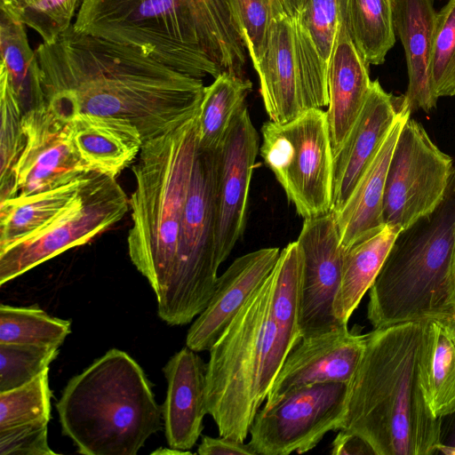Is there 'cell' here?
Listing matches in <instances>:
<instances>
[{
	"label": "cell",
	"instance_id": "45",
	"mask_svg": "<svg viewBox=\"0 0 455 455\" xmlns=\"http://www.w3.org/2000/svg\"><path fill=\"white\" fill-rule=\"evenodd\" d=\"M453 189H454V191H455V174H454V176H453Z\"/></svg>",
	"mask_w": 455,
	"mask_h": 455
},
{
	"label": "cell",
	"instance_id": "39",
	"mask_svg": "<svg viewBox=\"0 0 455 455\" xmlns=\"http://www.w3.org/2000/svg\"><path fill=\"white\" fill-rule=\"evenodd\" d=\"M200 455H257L250 443L220 435L212 437L204 435L198 445Z\"/></svg>",
	"mask_w": 455,
	"mask_h": 455
},
{
	"label": "cell",
	"instance_id": "31",
	"mask_svg": "<svg viewBox=\"0 0 455 455\" xmlns=\"http://www.w3.org/2000/svg\"><path fill=\"white\" fill-rule=\"evenodd\" d=\"M68 320L53 317L36 306L0 305V343L60 347L71 331Z\"/></svg>",
	"mask_w": 455,
	"mask_h": 455
},
{
	"label": "cell",
	"instance_id": "38",
	"mask_svg": "<svg viewBox=\"0 0 455 455\" xmlns=\"http://www.w3.org/2000/svg\"><path fill=\"white\" fill-rule=\"evenodd\" d=\"M47 422L0 429V455H56L47 440Z\"/></svg>",
	"mask_w": 455,
	"mask_h": 455
},
{
	"label": "cell",
	"instance_id": "7",
	"mask_svg": "<svg viewBox=\"0 0 455 455\" xmlns=\"http://www.w3.org/2000/svg\"><path fill=\"white\" fill-rule=\"evenodd\" d=\"M455 307V191L396 235L369 289L373 329L421 321Z\"/></svg>",
	"mask_w": 455,
	"mask_h": 455
},
{
	"label": "cell",
	"instance_id": "27",
	"mask_svg": "<svg viewBox=\"0 0 455 455\" xmlns=\"http://www.w3.org/2000/svg\"><path fill=\"white\" fill-rule=\"evenodd\" d=\"M91 172L52 189L1 200L0 248L31 235L61 213L78 196Z\"/></svg>",
	"mask_w": 455,
	"mask_h": 455
},
{
	"label": "cell",
	"instance_id": "12",
	"mask_svg": "<svg viewBox=\"0 0 455 455\" xmlns=\"http://www.w3.org/2000/svg\"><path fill=\"white\" fill-rule=\"evenodd\" d=\"M21 129L17 158L0 182V201L52 189L92 172L76 152L67 122L45 103L24 112Z\"/></svg>",
	"mask_w": 455,
	"mask_h": 455
},
{
	"label": "cell",
	"instance_id": "26",
	"mask_svg": "<svg viewBox=\"0 0 455 455\" xmlns=\"http://www.w3.org/2000/svg\"><path fill=\"white\" fill-rule=\"evenodd\" d=\"M398 233L386 225L345 250L341 283L333 306L342 323L347 324L371 288Z\"/></svg>",
	"mask_w": 455,
	"mask_h": 455
},
{
	"label": "cell",
	"instance_id": "25",
	"mask_svg": "<svg viewBox=\"0 0 455 455\" xmlns=\"http://www.w3.org/2000/svg\"><path fill=\"white\" fill-rule=\"evenodd\" d=\"M411 114L410 109L405 110L395 122L345 205L335 213L345 250L386 226L383 219L386 177L400 131Z\"/></svg>",
	"mask_w": 455,
	"mask_h": 455
},
{
	"label": "cell",
	"instance_id": "18",
	"mask_svg": "<svg viewBox=\"0 0 455 455\" xmlns=\"http://www.w3.org/2000/svg\"><path fill=\"white\" fill-rule=\"evenodd\" d=\"M345 0H306L291 18L306 109L328 107L327 74Z\"/></svg>",
	"mask_w": 455,
	"mask_h": 455
},
{
	"label": "cell",
	"instance_id": "22",
	"mask_svg": "<svg viewBox=\"0 0 455 455\" xmlns=\"http://www.w3.org/2000/svg\"><path fill=\"white\" fill-rule=\"evenodd\" d=\"M71 141L92 172L116 178L139 156L143 138L131 121L78 113L67 121Z\"/></svg>",
	"mask_w": 455,
	"mask_h": 455
},
{
	"label": "cell",
	"instance_id": "29",
	"mask_svg": "<svg viewBox=\"0 0 455 455\" xmlns=\"http://www.w3.org/2000/svg\"><path fill=\"white\" fill-rule=\"evenodd\" d=\"M26 26L1 13V66L20 100L24 112L44 103L36 50L29 44Z\"/></svg>",
	"mask_w": 455,
	"mask_h": 455
},
{
	"label": "cell",
	"instance_id": "17",
	"mask_svg": "<svg viewBox=\"0 0 455 455\" xmlns=\"http://www.w3.org/2000/svg\"><path fill=\"white\" fill-rule=\"evenodd\" d=\"M280 249L262 248L236 258L218 277L205 308L188 331L186 346L209 351L235 315L275 267Z\"/></svg>",
	"mask_w": 455,
	"mask_h": 455
},
{
	"label": "cell",
	"instance_id": "34",
	"mask_svg": "<svg viewBox=\"0 0 455 455\" xmlns=\"http://www.w3.org/2000/svg\"><path fill=\"white\" fill-rule=\"evenodd\" d=\"M53 347L0 343V392L20 387L49 368L58 356Z\"/></svg>",
	"mask_w": 455,
	"mask_h": 455
},
{
	"label": "cell",
	"instance_id": "40",
	"mask_svg": "<svg viewBox=\"0 0 455 455\" xmlns=\"http://www.w3.org/2000/svg\"><path fill=\"white\" fill-rule=\"evenodd\" d=\"M331 453L332 455L373 454L370 446L357 435L339 430L332 443Z\"/></svg>",
	"mask_w": 455,
	"mask_h": 455
},
{
	"label": "cell",
	"instance_id": "24",
	"mask_svg": "<svg viewBox=\"0 0 455 455\" xmlns=\"http://www.w3.org/2000/svg\"><path fill=\"white\" fill-rule=\"evenodd\" d=\"M419 379L435 417L455 413V307L422 320Z\"/></svg>",
	"mask_w": 455,
	"mask_h": 455
},
{
	"label": "cell",
	"instance_id": "30",
	"mask_svg": "<svg viewBox=\"0 0 455 455\" xmlns=\"http://www.w3.org/2000/svg\"><path fill=\"white\" fill-rule=\"evenodd\" d=\"M251 89L249 79L225 71L205 86L197 116L200 147L209 150L220 147L235 114L245 104Z\"/></svg>",
	"mask_w": 455,
	"mask_h": 455
},
{
	"label": "cell",
	"instance_id": "13",
	"mask_svg": "<svg viewBox=\"0 0 455 455\" xmlns=\"http://www.w3.org/2000/svg\"><path fill=\"white\" fill-rule=\"evenodd\" d=\"M297 243L301 259L299 297L301 339L347 328V324L336 317L333 308L345 255L335 212L331 211L305 219Z\"/></svg>",
	"mask_w": 455,
	"mask_h": 455
},
{
	"label": "cell",
	"instance_id": "21",
	"mask_svg": "<svg viewBox=\"0 0 455 455\" xmlns=\"http://www.w3.org/2000/svg\"><path fill=\"white\" fill-rule=\"evenodd\" d=\"M254 68L270 121L284 124L307 110L295 53L293 23L287 13L273 21L265 52Z\"/></svg>",
	"mask_w": 455,
	"mask_h": 455
},
{
	"label": "cell",
	"instance_id": "36",
	"mask_svg": "<svg viewBox=\"0 0 455 455\" xmlns=\"http://www.w3.org/2000/svg\"><path fill=\"white\" fill-rule=\"evenodd\" d=\"M82 0H20V21L50 43L70 28Z\"/></svg>",
	"mask_w": 455,
	"mask_h": 455
},
{
	"label": "cell",
	"instance_id": "5",
	"mask_svg": "<svg viewBox=\"0 0 455 455\" xmlns=\"http://www.w3.org/2000/svg\"><path fill=\"white\" fill-rule=\"evenodd\" d=\"M273 271L210 348L207 414L219 435L244 442L291 350L300 341L275 320Z\"/></svg>",
	"mask_w": 455,
	"mask_h": 455
},
{
	"label": "cell",
	"instance_id": "6",
	"mask_svg": "<svg viewBox=\"0 0 455 455\" xmlns=\"http://www.w3.org/2000/svg\"><path fill=\"white\" fill-rule=\"evenodd\" d=\"M56 409L62 434L84 455H135L161 429L162 406L150 381L117 348L70 379Z\"/></svg>",
	"mask_w": 455,
	"mask_h": 455
},
{
	"label": "cell",
	"instance_id": "23",
	"mask_svg": "<svg viewBox=\"0 0 455 455\" xmlns=\"http://www.w3.org/2000/svg\"><path fill=\"white\" fill-rule=\"evenodd\" d=\"M435 0H394V25L405 53L409 84L405 99L411 112L436 106L431 80V56L436 12Z\"/></svg>",
	"mask_w": 455,
	"mask_h": 455
},
{
	"label": "cell",
	"instance_id": "15",
	"mask_svg": "<svg viewBox=\"0 0 455 455\" xmlns=\"http://www.w3.org/2000/svg\"><path fill=\"white\" fill-rule=\"evenodd\" d=\"M410 109L404 95L386 92L371 81L364 106L332 161V207L339 212L371 163L393 125Z\"/></svg>",
	"mask_w": 455,
	"mask_h": 455
},
{
	"label": "cell",
	"instance_id": "4",
	"mask_svg": "<svg viewBox=\"0 0 455 455\" xmlns=\"http://www.w3.org/2000/svg\"><path fill=\"white\" fill-rule=\"evenodd\" d=\"M421 330L422 320L367 333L340 429L360 436L373 454L429 455L443 443L442 418L419 385Z\"/></svg>",
	"mask_w": 455,
	"mask_h": 455
},
{
	"label": "cell",
	"instance_id": "8",
	"mask_svg": "<svg viewBox=\"0 0 455 455\" xmlns=\"http://www.w3.org/2000/svg\"><path fill=\"white\" fill-rule=\"evenodd\" d=\"M259 155L297 213L305 219L332 207V161L326 114L309 108L297 118L261 127Z\"/></svg>",
	"mask_w": 455,
	"mask_h": 455
},
{
	"label": "cell",
	"instance_id": "11",
	"mask_svg": "<svg viewBox=\"0 0 455 455\" xmlns=\"http://www.w3.org/2000/svg\"><path fill=\"white\" fill-rule=\"evenodd\" d=\"M349 384L329 382L295 388L257 412L250 444L257 455L305 453L330 431L341 428Z\"/></svg>",
	"mask_w": 455,
	"mask_h": 455
},
{
	"label": "cell",
	"instance_id": "2",
	"mask_svg": "<svg viewBox=\"0 0 455 455\" xmlns=\"http://www.w3.org/2000/svg\"><path fill=\"white\" fill-rule=\"evenodd\" d=\"M36 52L44 103L64 121L78 113L125 118L146 141L199 112L202 79L73 24Z\"/></svg>",
	"mask_w": 455,
	"mask_h": 455
},
{
	"label": "cell",
	"instance_id": "1",
	"mask_svg": "<svg viewBox=\"0 0 455 455\" xmlns=\"http://www.w3.org/2000/svg\"><path fill=\"white\" fill-rule=\"evenodd\" d=\"M132 170L130 259L155 292L158 316L185 325L219 277L216 150L200 147L188 123L144 141Z\"/></svg>",
	"mask_w": 455,
	"mask_h": 455
},
{
	"label": "cell",
	"instance_id": "43",
	"mask_svg": "<svg viewBox=\"0 0 455 455\" xmlns=\"http://www.w3.org/2000/svg\"><path fill=\"white\" fill-rule=\"evenodd\" d=\"M152 454H160V455H165V454H176V455H185V454H192L190 451H184L180 450H175L172 448H159L158 450L152 452Z\"/></svg>",
	"mask_w": 455,
	"mask_h": 455
},
{
	"label": "cell",
	"instance_id": "9",
	"mask_svg": "<svg viewBox=\"0 0 455 455\" xmlns=\"http://www.w3.org/2000/svg\"><path fill=\"white\" fill-rule=\"evenodd\" d=\"M129 209V198L116 178L92 172L61 213L31 235L0 248V285L88 243L120 221Z\"/></svg>",
	"mask_w": 455,
	"mask_h": 455
},
{
	"label": "cell",
	"instance_id": "16",
	"mask_svg": "<svg viewBox=\"0 0 455 455\" xmlns=\"http://www.w3.org/2000/svg\"><path fill=\"white\" fill-rule=\"evenodd\" d=\"M366 334L348 328L300 339L287 355L266 403L304 386L342 382L349 384L361 361Z\"/></svg>",
	"mask_w": 455,
	"mask_h": 455
},
{
	"label": "cell",
	"instance_id": "44",
	"mask_svg": "<svg viewBox=\"0 0 455 455\" xmlns=\"http://www.w3.org/2000/svg\"><path fill=\"white\" fill-rule=\"evenodd\" d=\"M439 451L446 454H455V435L449 444L442 443L439 448Z\"/></svg>",
	"mask_w": 455,
	"mask_h": 455
},
{
	"label": "cell",
	"instance_id": "33",
	"mask_svg": "<svg viewBox=\"0 0 455 455\" xmlns=\"http://www.w3.org/2000/svg\"><path fill=\"white\" fill-rule=\"evenodd\" d=\"M255 68L265 52L273 21L286 14L282 0H228Z\"/></svg>",
	"mask_w": 455,
	"mask_h": 455
},
{
	"label": "cell",
	"instance_id": "32",
	"mask_svg": "<svg viewBox=\"0 0 455 455\" xmlns=\"http://www.w3.org/2000/svg\"><path fill=\"white\" fill-rule=\"evenodd\" d=\"M49 368L29 382L0 392V429L51 419Z\"/></svg>",
	"mask_w": 455,
	"mask_h": 455
},
{
	"label": "cell",
	"instance_id": "19",
	"mask_svg": "<svg viewBox=\"0 0 455 455\" xmlns=\"http://www.w3.org/2000/svg\"><path fill=\"white\" fill-rule=\"evenodd\" d=\"M196 353L186 346L163 369L167 380L162 405L166 441L169 447L184 451L196 443L207 414L206 363Z\"/></svg>",
	"mask_w": 455,
	"mask_h": 455
},
{
	"label": "cell",
	"instance_id": "10",
	"mask_svg": "<svg viewBox=\"0 0 455 455\" xmlns=\"http://www.w3.org/2000/svg\"><path fill=\"white\" fill-rule=\"evenodd\" d=\"M451 157L422 124L408 118L395 143L386 177L383 219L398 232L434 212L453 180Z\"/></svg>",
	"mask_w": 455,
	"mask_h": 455
},
{
	"label": "cell",
	"instance_id": "35",
	"mask_svg": "<svg viewBox=\"0 0 455 455\" xmlns=\"http://www.w3.org/2000/svg\"><path fill=\"white\" fill-rule=\"evenodd\" d=\"M431 80L437 99L455 95V0L436 12Z\"/></svg>",
	"mask_w": 455,
	"mask_h": 455
},
{
	"label": "cell",
	"instance_id": "20",
	"mask_svg": "<svg viewBox=\"0 0 455 455\" xmlns=\"http://www.w3.org/2000/svg\"><path fill=\"white\" fill-rule=\"evenodd\" d=\"M371 84L369 64L351 39L341 15L327 74L329 103L325 114L333 156L360 116Z\"/></svg>",
	"mask_w": 455,
	"mask_h": 455
},
{
	"label": "cell",
	"instance_id": "42",
	"mask_svg": "<svg viewBox=\"0 0 455 455\" xmlns=\"http://www.w3.org/2000/svg\"><path fill=\"white\" fill-rule=\"evenodd\" d=\"M306 0H282L286 13L291 17H295L301 9Z\"/></svg>",
	"mask_w": 455,
	"mask_h": 455
},
{
	"label": "cell",
	"instance_id": "3",
	"mask_svg": "<svg viewBox=\"0 0 455 455\" xmlns=\"http://www.w3.org/2000/svg\"><path fill=\"white\" fill-rule=\"evenodd\" d=\"M73 28L196 78L244 77L247 50L228 0H82Z\"/></svg>",
	"mask_w": 455,
	"mask_h": 455
},
{
	"label": "cell",
	"instance_id": "37",
	"mask_svg": "<svg viewBox=\"0 0 455 455\" xmlns=\"http://www.w3.org/2000/svg\"><path fill=\"white\" fill-rule=\"evenodd\" d=\"M0 182L9 175L17 158L21 140L24 114L20 100L14 92L7 75L0 70Z\"/></svg>",
	"mask_w": 455,
	"mask_h": 455
},
{
	"label": "cell",
	"instance_id": "28",
	"mask_svg": "<svg viewBox=\"0 0 455 455\" xmlns=\"http://www.w3.org/2000/svg\"><path fill=\"white\" fill-rule=\"evenodd\" d=\"M342 17L365 61L384 63L395 43L394 0H345Z\"/></svg>",
	"mask_w": 455,
	"mask_h": 455
},
{
	"label": "cell",
	"instance_id": "41",
	"mask_svg": "<svg viewBox=\"0 0 455 455\" xmlns=\"http://www.w3.org/2000/svg\"><path fill=\"white\" fill-rule=\"evenodd\" d=\"M1 13L10 19L20 21V0H0Z\"/></svg>",
	"mask_w": 455,
	"mask_h": 455
},
{
	"label": "cell",
	"instance_id": "14",
	"mask_svg": "<svg viewBox=\"0 0 455 455\" xmlns=\"http://www.w3.org/2000/svg\"><path fill=\"white\" fill-rule=\"evenodd\" d=\"M259 135L246 104L235 114L216 149L217 252L220 265L242 238Z\"/></svg>",
	"mask_w": 455,
	"mask_h": 455
}]
</instances>
